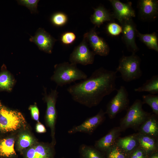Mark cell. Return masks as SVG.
I'll return each instance as SVG.
<instances>
[{
    "label": "cell",
    "instance_id": "obj_10",
    "mask_svg": "<svg viewBox=\"0 0 158 158\" xmlns=\"http://www.w3.org/2000/svg\"><path fill=\"white\" fill-rule=\"evenodd\" d=\"M54 146L51 143L37 142L21 153L24 158H54Z\"/></svg>",
    "mask_w": 158,
    "mask_h": 158
},
{
    "label": "cell",
    "instance_id": "obj_11",
    "mask_svg": "<svg viewBox=\"0 0 158 158\" xmlns=\"http://www.w3.org/2000/svg\"><path fill=\"white\" fill-rule=\"evenodd\" d=\"M122 28V39L127 48L132 53L138 50L135 42L137 30L132 18L126 20L120 23Z\"/></svg>",
    "mask_w": 158,
    "mask_h": 158
},
{
    "label": "cell",
    "instance_id": "obj_32",
    "mask_svg": "<svg viewBox=\"0 0 158 158\" xmlns=\"http://www.w3.org/2000/svg\"><path fill=\"white\" fill-rule=\"evenodd\" d=\"M149 155L138 146L128 154L127 158H147Z\"/></svg>",
    "mask_w": 158,
    "mask_h": 158
},
{
    "label": "cell",
    "instance_id": "obj_14",
    "mask_svg": "<svg viewBox=\"0 0 158 158\" xmlns=\"http://www.w3.org/2000/svg\"><path fill=\"white\" fill-rule=\"evenodd\" d=\"M114 10L112 14L114 18L117 19L120 23L123 21L135 17L134 10L132 6V3H124L118 0H110Z\"/></svg>",
    "mask_w": 158,
    "mask_h": 158
},
{
    "label": "cell",
    "instance_id": "obj_17",
    "mask_svg": "<svg viewBox=\"0 0 158 158\" xmlns=\"http://www.w3.org/2000/svg\"><path fill=\"white\" fill-rule=\"evenodd\" d=\"M139 146L148 155L158 151V138L139 132L136 133Z\"/></svg>",
    "mask_w": 158,
    "mask_h": 158
},
{
    "label": "cell",
    "instance_id": "obj_36",
    "mask_svg": "<svg viewBox=\"0 0 158 158\" xmlns=\"http://www.w3.org/2000/svg\"><path fill=\"white\" fill-rule=\"evenodd\" d=\"M147 158H158V151L149 155Z\"/></svg>",
    "mask_w": 158,
    "mask_h": 158
},
{
    "label": "cell",
    "instance_id": "obj_3",
    "mask_svg": "<svg viewBox=\"0 0 158 158\" xmlns=\"http://www.w3.org/2000/svg\"><path fill=\"white\" fill-rule=\"evenodd\" d=\"M27 122L20 111L11 109L0 102V133H5L25 129Z\"/></svg>",
    "mask_w": 158,
    "mask_h": 158
},
{
    "label": "cell",
    "instance_id": "obj_35",
    "mask_svg": "<svg viewBox=\"0 0 158 158\" xmlns=\"http://www.w3.org/2000/svg\"><path fill=\"white\" fill-rule=\"evenodd\" d=\"M35 129L36 131L38 133H44L47 132V130L44 125L39 122L37 123Z\"/></svg>",
    "mask_w": 158,
    "mask_h": 158
},
{
    "label": "cell",
    "instance_id": "obj_12",
    "mask_svg": "<svg viewBox=\"0 0 158 158\" xmlns=\"http://www.w3.org/2000/svg\"><path fill=\"white\" fill-rule=\"evenodd\" d=\"M95 27L85 33L84 37L89 42L92 51L95 54L106 56L109 53V47L105 41L98 35L96 31Z\"/></svg>",
    "mask_w": 158,
    "mask_h": 158
},
{
    "label": "cell",
    "instance_id": "obj_21",
    "mask_svg": "<svg viewBox=\"0 0 158 158\" xmlns=\"http://www.w3.org/2000/svg\"><path fill=\"white\" fill-rule=\"evenodd\" d=\"M90 19L91 22L95 27H99L104 22L112 21L114 18L112 14L103 6H99L94 9Z\"/></svg>",
    "mask_w": 158,
    "mask_h": 158
},
{
    "label": "cell",
    "instance_id": "obj_22",
    "mask_svg": "<svg viewBox=\"0 0 158 158\" xmlns=\"http://www.w3.org/2000/svg\"><path fill=\"white\" fill-rule=\"evenodd\" d=\"M115 144L127 154L139 146L136 133L123 137H119Z\"/></svg>",
    "mask_w": 158,
    "mask_h": 158
},
{
    "label": "cell",
    "instance_id": "obj_33",
    "mask_svg": "<svg viewBox=\"0 0 158 158\" xmlns=\"http://www.w3.org/2000/svg\"><path fill=\"white\" fill-rule=\"evenodd\" d=\"M76 36L72 32H67L63 34L61 37V41L65 44H69L73 43L75 40Z\"/></svg>",
    "mask_w": 158,
    "mask_h": 158
},
{
    "label": "cell",
    "instance_id": "obj_9",
    "mask_svg": "<svg viewBox=\"0 0 158 158\" xmlns=\"http://www.w3.org/2000/svg\"><path fill=\"white\" fill-rule=\"evenodd\" d=\"M105 114V112L102 109H100L95 116L87 118L80 124L75 126L69 130L68 133L82 132L91 135L104 121Z\"/></svg>",
    "mask_w": 158,
    "mask_h": 158
},
{
    "label": "cell",
    "instance_id": "obj_18",
    "mask_svg": "<svg viewBox=\"0 0 158 158\" xmlns=\"http://www.w3.org/2000/svg\"><path fill=\"white\" fill-rule=\"evenodd\" d=\"M158 116L151 114L138 129L139 133L158 138Z\"/></svg>",
    "mask_w": 158,
    "mask_h": 158
},
{
    "label": "cell",
    "instance_id": "obj_26",
    "mask_svg": "<svg viewBox=\"0 0 158 158\" xmlns=\"http://www.w3.org/2000/svg\"><path fill=\"white\" fill-rule=\"evenodd\" d=\"M14 83L13 77L7 71L4 70L0 73V91H11Z\"/></svg>",
    "mask_w": 158,
    "mask_h": 158
},
{
    "label": "cell",
    "instance_id": "obj_25",
    "mask_svg": "<svg viewBox=\"0 0 158 158\" xmlns=\"http://www.w3.org/2000/svg\"><path fill=\"white\" fill-rule=\"evenodd\" d=\"M81 158H105L104 154L95 147L82 144L79 148Z\"/></svg>",
    "mask_w": 158,
    "mask_h": 158
},
{
    "label": "cell",
    "instance_id": "obj_5",
    "mask_svg": "<svg viewBox=\"0 0 158 158\" xmlns=\"http://www.w3.org/2000/svg\"><path fill=\"white\" fill-rule=\"evenodd\" d=\"M141 60L135 53L130 56L123 55L119 60L116 72H119L122 79L129 82L140 78L142 72L140 69Z\"/></svg>",
    "mask_w": 158,
    "mask_h": 158
},
{
    "label": "cell",
    "instance_id": "obj_6",
    "mask_svg": "<svg viewBox=\"0 0 158 158\" xmlns=\"http://www.w3.org/2000/svg\"><path fill=\"white\" fill-rule=\"evenodd\" d=\"M44 100L46 103L47 109L45 116V121L47 126L49 128L52 139L51 143L54 146L56 143L55 137V125L57 117L56 105L59 92L56 89L52 90L47 94L45 90Z\"/></svg>",
    "mask_w": 158,
    "mask_h": 158
},
{
    "label": "cell",
    "instance_id": "obj_27",
    "mask_svg": "<svg viewBox=\"0 0 158 158\" xmlns=\"http://www.w3.org/2000/svg\"><path fill=\"white\" fill-rule=\"evenodd\" d=\"M143 104L149 105L152 110L154 114L158 115V95L149 94L142 96Z\"/></svg>",
    "mask_w": 158,
    "mask_h": 158
},
{
    "label": "cell",
    "instance_id": "obj_7",
    "mask_svg": "<svg viewBox=\"0 0 158 158\" xmlns=\"http://www.w3.org/2000/svg\"><path fill=\"white\" fill-rule=\"evenodd\" d=\"M117 92L108 103L105 112L110 119L114 118L117 114L129 107L130 103L128 92L123 86L117 90Z\"/></svg>",
    "mask_w": 158,
    "mask_h": 158
},
{
    "label": "cell",
    "instance_id": "obj_37",
    "mask_svg": "<svg viewBox=\"0 0 158 158\" xmlns=\"http://www.w3.org/2000/svg\"></svg>",
    "mask_w": 158,
    "mask_h": 158
},
{
    "label": "cell",
    "instance_id": "obj_34",
    "mask_svg": "<svg viewBox=\"0 0 158 158\" xmlns=\"http://www.w3.org/2000/svg\"><path fill=\"white\" fill-rule=\"evenodd\" d=\"M31 116L33 119L38 122H39V109L35 104L31 105L29 107Z\"/></svg>",
    "mask_w": 158,
    "mask_h": 158
},
{
    "label": "cell",
    "instance_id": "obj_15",
    "mask_svg": "<svg viewBox=\"0 0 158 158\" xmlns=\"http://www.w3.org/2000/svg\"><path fill=\"white\" fill-rule=\"evenodd\" d=\"M121 132L119 126L113 128L106 135L95 142L94 147L103 154L106 153L115 144Z\"/></svg>",
    "mask_w": 158,
    "mask_h": 158
},
{
    "label": "cell",
    "instance_id": "obj_13",
    "mask_svg": "<svg viewBox=\"0 0 158 158\" xmlns=\"http://www.w3.org/2000/svg\"><path fill=\"white\" fill-rule=\"evenodd\" d=\"M29 41L34 43L41 50L51 54L56 40L44 29L40 28L34 36H31Z\"/></svg>",
    "mask_w": 158,
    "mask_h": 158
},
{
    "label": "cell",
    "instance_id": "obj_1",
    "mask_svg": "<svg viewBox=\"0 0 158 158\" xmlns=\"http://www.w3.org/2000/svg\"><path fill=\"white\" fill-rule=\"evenodd\" d=\"M116 73L100 67L89 77L69 86L67 91L74 101L88 108L96 106L116 90Z\"/></svg>",
    "mask_w": 158,
    "mask_h": 158
},
{
    "label": "cell",
    "instance_id": "obj_4",
    "mask_svg": "<svg viewBox=\"0 0 158 158\" xmlns=\"http://www.w3.org/2000/svg\"><path fill=\"white\" fill-rule=\"evenodd\" d=\"M143 104L141 100L137 99L128 108L126 115L120 121L119 127L122 131L129 128L138 129L150 115L151 113L143 109Z\"/></svg>",
    "mask_w": 158,
    "mask_h": 158
},
{
    "label": "cell",
    "instance_id": "obj_20",
    "mask_svg": "<svg viewBox=\"0 0 158 158\" xmlns=\"http://www.w3.org/2000/svg\"><path fill=\"white\" fill-rule=\"evenodd\" d=\"M16 138L12 136L0 139V157L14 158L17 156L14 149Z\"/></svg>",
    "mask_w": 158,
    "mask_h": 158
},
{
    "label": "cell",
    "instance_id": "obj_29",
    "mask_svg": "<svg viewBox=\"0 0 158 158\" xmlns=\"http://www.w3.org/2000/svg\"><path fill=\"white\" fill-rule=\"evenodd\" d=\"M51 20L54 25L61 26L66 23L68 20V17L66 14L63 13H56L51 16Z\"/></svg>",
    "mask_w": 158,
    "mask_h": 158
},
{
    "label": "cell",
    "instance_id": "obj_16",
    "mask_svg": "<svg viewBox=\"0 0 158 158\" xmlns=\"http://www.w3.org/2000/svg\"><path fill=\"white\" fill-rule=\"evenodd\" d=\"M139 14L144 20H153L157 17L158 2L155 0H140L138 4Z\"/></svg>",
    "mask_w": 158,
    "mask_h": 158
},
{
    "label": "cell",
    "instance_id": "obj_23",
    "mask_svg": "<svg viewBox=\"0 0 158 158\" xmlns=\"http://www.w3.org/2000/svg\"><path fill=\"white\" fill-rule=\"evenodd\" d=\"M134 91L138 92H147L152 95L158 94V75L152 76L150 79L147 80L141 86L135 88Z\"/></svg>",
    "mask_w": 158,
    "mask_h": 158
},
{
    "label": "cell",
    "instance_id": "obj_28",
    "mask_svg": "<svg viewBox=\"0 0 158 158\" xmlns=\"http://www.w3.org/2000/svg\"><path fill=\"white\" fill-rule=\"evenodd\" d=\"M106 158H127L126 152L116 144L106 153Z\"/></svg>",
    "mask_w": 158,
    "mask_h": 158
},
{
    "label": "cell",
    "instance_id": "obj_8",
    "mask_svg": "<svg viewBox=\"0 0 158 158\" xmlns=\"http://www.w3.org/2000/svg\"><path fill=\"white\" fill-rule=\"evenodd\" d=\"M95 54L89 49L86 38L83 36L82 41L74 49L69 58L70 63L77 65H87L93 63Z\"/></svg>",
    "mask_w": 158,
    "mask_h": 158
},
{
    "label": "cell",
    "instance_id": "obj_2",
    "mask_svg": "<svg viewBox=\"0 0 158 158\" xmlns=\"http://www.w3.org/2000/svg\"><path fill=\"white\" fill-rule=\"evenodd\" d=\"M87 78V75L79 69L76 65L64 62L55 66L54 73L51 79L58 85L63 86Z\"/></svg>",
    "mask_w": 158,
    "mask_h": 158
},
{
    "label": "cell",
    "instance_id": "obj_31",
    "mask_svg": "<svg viewBox=\"0 0 158 158\" xmlns=\"http://www.w3.org/2000/svg\"><path fill=\"white\" fill-rule=\"evenodd\" d=\"M107 30L108 33L112 36H116L122 32L121 26L118 24L114 22L109 23L107 27Z\"/></svg>",
    "mask_w": 158,
    "mask_h": 158
},
{
    "label": "cell",
    "instance_id": "obj_30",
    "mask_svg": "<svg viewBox=\"0 0 158 158\" xmlns=\"http://www.w3.org/2000/svg\"><path fill=\"white\" fill-rule=\"evenodd\" d=\"M39 0H19L17 1L19 5L23 6L28 8L32 13H38L37 5Z\"/></svg>",
    "mask_w": 158,
    "mask_h": 158
},
{
    "label": "cell",
    "instance_id": "obj_19",
    "mask_svg": "<svg viewBox=\"0 0 158 158\" xmlns=\"http://www.w3.org/2000/svg\"><path fill=\"white\" fill-rule=\"evenodd\" d=\"M16 140L17 150L20 152L37 142L32 134L25 129L20 131Z\"/></svg>",
    "mask_w": 158,
    "mask_h": 158
},
{
    "label": "cell",
    "instance_id": "obj_24",
    "mask_svg": "<svg viewBox=\"0 0 158 158\" xmlns=\"http://www.w3.org/2000/svg\"><path fill=\"white\" fill-rule=\"evenodd\" d=\"M136 36L149 49L158 51V37L155 32L150 34H143L137 30Z\"/></svg>",
    "mask_w": 158,
    "mask_h": 158
}]
</instances>
